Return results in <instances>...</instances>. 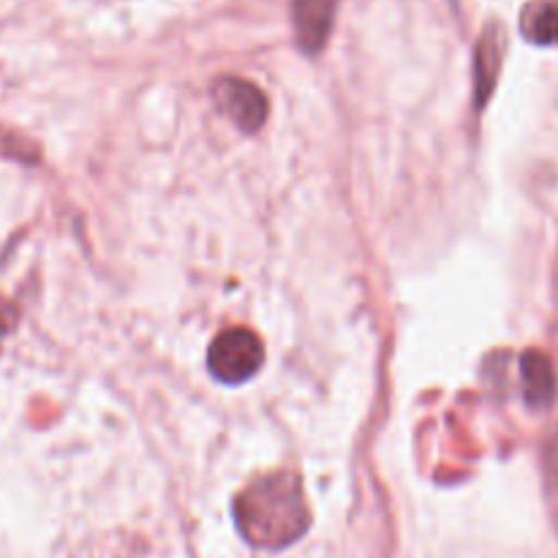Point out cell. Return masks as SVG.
I'll return each instance as SVG.
<instances>
[{
  "label": "cell",
  "instance_id": "cell-1",
  "mask_svg": "<svg viewBox=\"0 0 558 558\" xmlns=\"http://www.w3.org/2000/svg\"><path fill=\"white\" fill-rule=\"evenodd\" d=\"M234 523L245 543L259 550H281L311 529V510L298 474L276 472L254 480L234 499Z\"/></svg>",
  "mask_w": 558,
  "mask_h": 558
},
{
  "label": "cell",
  "instance_id": "cell-2",
  "mask_svg": "<svg viewBox=\"0 0 558 558\" xmlns=\"http://www.w3.org/2000/svg\"><path fill=\"white\" fill-rule=\"evenodd\" d=\"M265 363V347L259 338L251 330L234 327V330L221 332L213 341L210 354H207V365L210 374L216 376L221 385H243L248 381L256 371Z\"/></svg>",
  "mask_w": 558,
  "mask_h": 558
},
{
  "label": "cell",
  "instance_id": "cell-3",
  "mask_svg": "<svg viewBox=\"0 0 558 558\" xmlns=\"http://www.w3.org/2000/svg\"><path fill=\"white\" fill-rule=\"evenodd\" d=\"M216 98L221 112L232 120L238 129H243L245 134H254L265 125L267 112H270V104L267 96L248 80H238V76H223L216 85Z\"/></svg>",
  "mask_w": 558,
  "mask_h": 558
},
{
  "label": "cell",
  "instance_id": "cell-4",
  "mask_svg": "<svg viewBox=\"0 0 558 558\" xmlns=\"http://www.w3.org/2000/svg\"><path fill=\"white\" fill-rule=\"evenodd\" d=\"M338 0H292L294 36L303 52L316 54L332 31Z\"/></svg>",
  "mask_w": 558,
  "mask_h": 558
},
{
  "label": "cell",
  "instance_id": "cell-5",
  "mask_svg": "<svg viewBox=\"0 0 558 558\" xmlns=\"http://www.w3.org/2000/svg\"><path fill=\"white\" fill-rule=\"evenodd\" d=\"M521 385L523 398L532 409L543 412V409L554 407L556 401V371L548 354L543 352H526L521 357Z\"/></svg>",
  "mask_w": 558,
  "mask_h": 558
},
{
  "label": "cell",
  "instance_id": "cell-6",
  "mask_svg": "<svg viewBox=\"0 0 558 558\" xmlns=\"http://www.w3.org/2000/svg\"><path fill=\"white\" fill-rule=\"evenodd\" d=\"M521 33L532 44H558V5L550 0H532L521 14Z\"/></svg>",
  "mask_w": 558,
  "mask_h": 558
},
{
  "label": "cell",
  "instance_id": "cell-7",
  "mask_svg": "<svg viewBox=\"0 0 558 558\" xmlns=\"http://www.w3.org/2000/svg\"><path fill=\"white\" fill-rule=\"evenodd\" d=\"M477 63H474V71H477V101H488L490 90H494L496 74H499V60H501V36L499 27H488L485 36L480 38L477 47Z\"/></svg>",
  "mask_w": 558,
  "mask_h": 558
},
{
  "label": "cell",
  "instance_id": "cell-8",
  "mask_svg": "<svg viewBox=\"0 0 558 558\" xmlns=\"http://www.w3.org/2000/svg\"><path fill=\"white\" fill-rule=\"evenodd\" d=\"M545 474H548L550 483L558 488V428L556 434L550 436L548 447H545Z\"/></svg>",
  "mask_w": 558,
  "mask_h": 558
}]
</instances>
